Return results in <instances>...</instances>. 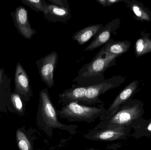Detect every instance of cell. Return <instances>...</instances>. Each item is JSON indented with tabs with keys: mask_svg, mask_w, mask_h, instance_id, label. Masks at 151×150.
<instances>
[{
	"mask_svg": "<svg viewBox=\"0 0 151 150\" xmlns=\"http://www.w3.org/2000/svg\"><path fill=\"white\" fill-rule=\"evenodd\" d=\"M85 150H100L99 149H87Z\"/></svg>",
	"mask_w": 151,
	"mask_h": 150,
	"instance_id": "cell-24",
	"label": "cell"
},
{
	"mask_svg": "<svg viewBox=\"0 0 151 150\" xmlns=\"http://www.w3.org/2000/svg\"><path fill=\"white\" fill-rule=\"evenodd\" d=\"M119 18L114 19L109 22L96 34L91 43L84 49V51H92L105 45L110 39L111 35L120 26Z\"/></svg>",
	"mask_w": 151,
	"mask_h": 150,
	"instance_id": "cell-9",
	"label": "cell"
},
{
	"mask_svg": "<svg viewBox=\"0 0 151 150\" xmlns=\"http://www.w3.org/2000/svg\"><path fill=\"white\" fill-rule=\"evenodd\" d=\"M87 86L68 89L59 94L60 101L64 106L71 103L81 104L86 95Z\"/></svg>",
	"mask_w": 151,
	"mask_h": 150,
	"instance_id": "cell-11",
	"label": "cell"
},
{
	"mask_svg": "<svg viewBox=\"0 0 151 150\" xmlns=\"http://www.w3.org/2000/svg\"><path fill=\"white\" fill-rule=\"evenodd\" d=\"M126 80V77L118 76L111 78L107 82L87 86L86 95L81 104L87 105L102 104L103 102L99 98V96L109 90L119 86Z\"/></svg>",
	"mask_w": 151,
	"mask_h": 150,
	"instance_id": "cell-5",
	"label": "cell"
},
{
	"mask_svg": "<svg viewBox=\"0 0 151 150\" xmlns=\"http://www.w3.org/2000/svg\"><path fill=\"white\" fill-rule=\"evenodd\" d=\"M123 1V0H107L106 1V7L111 6L117 3Z\"/></svg>",
	"mask_w": 151,
	"mask_h": 150,
	"instance_id": "cell-22",
	"label": "cell"
},
{
	"mask_svg": "<svg viewBox=\"0 0 151 150\" xmlns=\"http://www.w3.org/2000/svg\"><path fill=\"white\" fill-rule=\"evenodd\" d=\"M144 112L143 102L131 99L122 104L107 119L100 122L93 129L118 127L132 128L141 122Z\"/></svg>",
	"mask_w": 151,
	"mask_h": 150,
	"instance_id": "cell-1",
	"label": "cell"
},
{
	"mask_svg": "<svg viewBox=\"0 0 151 150\" xmlns=\"http://www.w3.org/2000/svg\"><path fill=\"white\" fill-rule=\"evenodd\" d=\"M51 4L63 8H69V4L67 0H48Z\"/></svg>",
	"mask_w": 151,
	"mask_h": 150,
	"instance_id": "cell-21",
	"label": "cell"
},
{
	"mask_svg": "<svg viewBox=\"0 0 151 150\" xmlns=\"http://www.w3.org/2000/svg\"><path fill=\"white\" fill-rule=\"evenodd\" d=\"M1 72L0 71V81H1Z\"/></svg>",
	"mask_w": 151,
	"mask_h": 150,
	"instance_id": "cell-25",
	"label": "cell"
},
{
	"mask_svg": "<svg viewBox=\"0 0 151 150\" xmlns=\"http://www.w3.org/2000/svg\"><path fill=\"white\" fill-rule=\"evenodd\" d=\"M58 58L57 53L54 51L41 59L37 63L41 77L50 88L55 85L54 72Z\"/></svg>",
	"mask_w": 151,
	"mask_h": 150,
	"instance_id": "cell-7",
	"label": "cell"
},
{
	"mask_svg": "<svg viewBox=\"0 0 151 150\" xmlns=\"http://www.w3.org/2000/svg\"><path fill=\"white\" fill-rule=\"evenodd\" d=\"M141 37L136 41L135 44V55L137 58L151 52L150 34L144 31L141 32Z\"/></svg>",
	"mask_w": 151,
	"mask_h": 150,
	"instance_id": "cell-17",
	"label": "cell"
},
{
	"mask_svg": "<svg viewBox=\"0 0 151 150\" xmlns=\"http://www.w3.org/2000/svg\"><path fill=\"white\" fill-rule=\"evenodd\" d=\"M131 46L129 41H114L111 38L104 46V52L117 57L127 52Z\"/></svg>",
	"mask_w": 151,
	"mask_h": 150,
	"instance_id": "cell-16",
	"label": "cell"
},
{
	"mask_svg": "<svg viewBox=\"0 0 151 150\" xmlns=\"http://www.w3.org/2000/svg\"><path fill=\"white\" fill-rule=\"evenodd\" d=\"M130 127H106L99 129H91L84 135L87 139L92 141H110L127 138L130 133Z\"/></svg>",
	"mask_w": 151,
	"mask_h": 150,
	"instance_id": "cell-6",
	"label": "cell"
},
{
	"mask_svg": "<svg viewBox=\"0 0 151 150\" xmlns=\"http://www.w3.org/2000/svg\"><path fill=\"white\" fill-rule=\"evenodd\" d=\"M23 3L37 12L41 11L45 14L48 4L43 0H22Z\"/></svg>",
	"mask_w": 151,
	"mask_h": 150,
	"instance_id": "cell-19",
	"label": "cell"
},
{
	"mask_svg": "<svg viewBox=\"0 0 151 150\" xmlns=\"http://www.w3.org/2000/svg\"><path fill=\"white\" fill-rule=\"evenodd\" d=\"M11 101L16 110L19 112H23V105L20 97L17 94H13L11 96Z\"/></svg>",
	"mask_w": 151,
	"mask_h": 150,
	"instance_id": "cell-20",
	"label": "cell"
},
{
	"mask_svg": "<svg viewBox=\"0 0 151 150\" xmlns=\"http://www.w3.org/2000/svg\"><path fill=\"white\" fill-rule=\"evenodd\" d=\"M44 15L48 21L51 22H65L71 17L69 8H63L48 4L46 13Z\"/></svg>",
	"mask_w": 151,
	"mask_h": 150,
	"instance_id": "cell-12",
	"label": "cell"
},
{
	"mask_svg": "<svg viewBox=\"0 0 151 150\" xmlns=\"http://www.w3.org/2000/svg\"><path fill=\"white\" fill-rule=\"evenodd\" d=\"M104 27L102 24H99L84 27L72 36L73 39L76 41L79 45H83L91 38L95 37Z\"/></svg>",
	"mask_w": 151,
	"mask_h": 150,
	"instance_id": "cell-15",
	"label": "cell"
},
{
	"mask_svg": "<svg viewBox=\"0 0 151 150\" xmlns=\"http://www.w3.org/2000/svg\"><path fill=\"white\" fill-rule=\"evenodd\" d=\"M15 82L16 89L20 94L26 96L29 93L30 90L29 78L19 63H17L16 68Z\"/></svg>",
	"mask_w": 151,
	"mask_h": 150,
	"instance_id": "cell-14",
	"label": "cell"
},
{
	"mask_svg": "<svg viewBox=\"0 0 151 150\" xmlns=\"http://www.w3.org/2000/svg\"><path fill=\"white\" fill-rule=\"evenodd\" d=\"M140 83L138 80H134L125 87L116 97L106 112L99 118L101 121L107 119L122 104L131 99L137 92Z\"/></svg>",
	"mask_w": 151,
	"mask_h": 150,
	"instance_id": "cell-8",
	"label": "cell"
},
{
	"mask_svg": "<svg viewBox=\"0 0 151 150\" xmlns=\"http://www.w3.org/2000/svg\"><path fill=\"white\" fill-rule=\"evenodd\" d=\"M14 18L17 29L20 34L27 39H30L36 33L28 21L27 11L23 6L17 7L14 13Z\"/></svg>",
	"mask_w": 151,
	"mask_h": 150,
	"instance_id": "cell-10",
	"label": "cell"
},
{
	"mask_svg": "<svg viewBox=\"0 0 151 150\" xmlns=\"http://www.w3.org/2000/svg\"><path fill=\"white\" fill-rule=\"evenodd\" d=\"M117 57L116 55L105 53L103 47L91 61L84 66L81 76L91 77L102 75L108 68L115 65Z\"/></svg>",
	"mask_w": 151,
	"mask_h": 150,
	"instance_id": "cell-4",
	"label": "cell"
},
{
	"mask_svg": "<svg viewBox=\"0 0 151 150\" xmlns=\"http://www.w3.org/2000/svg\"><path fill=\"white\" fill-rule=\"evenodd\" d=\"M17 144L20 150H32V144L27 136L22 131L17 130L16 133Z\"/></svg>",
	"mask_w": 151,
	"mask_h": 150,
	"instance_id": "cell-18",
	"label": "cell"
},
{
	"mask_svg": "<svg viewBox=\"0 0 151 150\" xmlns=\"http://www.w3.org/2000/svg\"><path fill=\"white\" fill-rule=\"evenodd\" d=\"M58 115L48 90L47 89L42 90L40 92L38 120L44 132L49 136H52L54 129L65 130L72 134L76 133L77 126L61 123L58 120Z\"/></svg>",
	"mask_w": 151,
	"mask_h": 150,
	"instance_id": "cell-2",
	"label": "cell"
},
{
	"mask_svg": "<svg viewBox=\"0 0 151 150\" xmlns=\"http://www.w3.org/2000/svg\"><path fill=\"white\" fill-rule=\"evenodd\" d=\"M106 111L102 105L98 106H86L73 102L63 106L57 112L60 118L70 122L92 123L102 116Z\"/></svg>",
	"mask_w": 151,
	"mask_h": 150,
	"instance_id": "cell-3",
	"label": "cell"
},
{
	"mask_svg": "<svg viewBox=\"0 0 151 150\" xmlns=\"http://www.w3.org/2000/svg\"><path fill=\"white\" fill-rule=\"evenodd\" d=\"M127 7L129 8L134 15V18L141 22H150L151 11L149 8L143 5V3L136 0H123Z\"/></svg>",
	"mask_w": 151,
	"mask_h": 150,
	"instance_id": "cell-13",
	"label": "cell"
},
{
	"mask_svg": "<svg viewBox=\"0 0 151 150\" xmlns=\"http://www.w3.org/2000/svg\"><path fill=\"white\" fill-rule=\"evenodd\" d=\"M97 2L104 7H106L107 0H96Z\"/></svg>",
	"mask_w": 151,
	"mask_h": 150,
	"instance_id": "cell-23",
	"label": "cell"
}]
</instances>
